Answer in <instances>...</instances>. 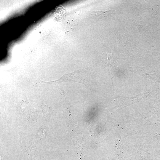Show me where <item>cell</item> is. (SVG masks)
Instances as JSON below:
<instances>
[{"instance_id": "obj_1", "label": "cell", "mask_w": 160, "mask_h": 160, "mask_svg": "<svg viewBox=\"0 0 160 160\" xmlns=\"http://www.w3.org/2000/svg\"><path fill=\"white\" fill-rule=\"evenodd\" d=\"M42 112L43 115L47 117H49L51 115L52 112L49 104L47 102L42 107Z\"/></svg>"}, {"instance_id": "obj_2", "label": "cell", "mask_w": 160, "mask_h": 160, "mask_svg": "<svg viewBox=\"0 0 160 160\" xmlns=\"http://www.w3.org/2000/svg\"><path fill=\"white\" fill-rule=\"evenodd\" d=\"M47 132V129L42 128L37 134V137L39 139H42L45 137Z\"/></svg>"}, {"instance_id": "obj_3", "label": "cell", "mask_w": 160, "mask_h": 160, "mask_svg": "<svg viewBox=\"0 0 160 160\" xmlns=\"http://www.w3.org/2000/svg\"><path fill=\"white\" fill-rule=\"evenodd\" d=\"M59 88L60 89V90H61V91L63 93V95H64V97H66V92H65V91H64V90L63 89V88Z\"/></svg>"}]
</instances>
